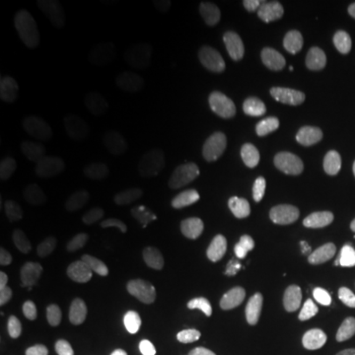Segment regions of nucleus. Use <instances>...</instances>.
Listing matches in <instances>:
<instances>
[{
  "label": "nucleus",
  "mask_w": 355,
  "mask_h": 355,
  "mask_svg": "<svg viewBox=\"0 0 355 355\" xmlns=\"http://www.w3.org/2000/svg\"><path fill=\"white\" fill-rule=\"evenodd\" d=\"M24 42L33 64L48 81H58L66 73V56L60 33L44 17H32L25 24Z\"/></svg>",
  "instance_id": "f257e3e1"
},
{
  "label": "nucleus",
  "mask_w": 355,
  "mask_h": 355,
  "mask_svg": "<svg viewBox=\"0 0 355 355\" xmlns=\"http://www.w3.org/2000/svg\"><path fill=\"white\" fill-rule=\"evenodd\" d=\"M275 278V257L266 247L252 248L239 257L230 272V288L237 296H254L265 291Z\"/></svg>",
  "instance_id": "f03ea898"
},
{
  "label": "nucleus",
  "mask_w": 355,
  "mask_h": 355,
  "mask_svg": "<svg viewBox=\"0 0 355 355\" xmlns=\"http://www.w3.org/2000/svg\"><path fill=\"white\" fill-rule=\"evenodd\" d=\"M255 79L247 71H232L214 79L206 91L207 102L217 112L239 117L248 112Z\"/></svg>",
  "instance_id": "7ed1b4c3"
},
{
  "label": "nucleus",
  "mask_w": 355,
  "mask_h": 355,
  "mask_svg": "<svg viewBox=\"0 0 355 355\" xmlns=\"http://www.w3.org/2000/svg\"><path fill=\"white\" fill-rule=\"evenodd\" d=\"M332 291V279L324 272H311L296 277L283 295L282 308L286 316H296L324 301Z\"/></svg>",
  "instance_id": "20e7f679"
},
{
  "label": "nucleus",
  "mask_w": 355,
  "mask_h": 355,
  "mask_svg": "<svg viewBox=\"0 0 355 355\" xmlns=\"http://www.w3.org/2000/svg\"><path fill=\"white\" fill-rule=\"evenodd\" d=\"M194 96L193 76L189 71H166L157 76L146 89V101L159 110H173L188 104Z\"/></svg>",
  "instance_id": "39448f33"
},
{
  "label": "nucleus",
  "mask_w": 355,
  "mask_h": 355,
  "mask_svg": "<svg viewBox=\"0 0 355 355\" xmlns=\"http://www.w3.org/2000/svg\"><path fill=\"white\" fill-rule=\"evenodd\" d=\"M38 212L44 222L61 232L81 235L87 229V217L83 207L61 193H46L40 198Z\"/></svg>",
  "instance_id": "423d86ee"
},
{
  "label": "nucleus",
  "mask_w": 355,
  "mask_h": 355,
  "mask_svg": "<svg viewBox=\"0 0 355 355\" xmlns=\"http://www.w3.org/2000/svg\"><path fill=\"white\" fill-rule=\"evenodd\" d=\"M61 8L92 46L102 48L107 44L110 25L99 3L94 0H64Z\"/></svg>",
  "instance_id": "0eeeda50"
},
{
  "label": "nucleus",
  "mask_w": 355,
  "mask_h": 355,
  "mask_svg": "<svg viewBox=\"0 0 355 355\" xmlns=\"http://www.w3.org/2000/svg\"><path fill=\"white\" fill-rule=\"evenodd\" d=\"M109 282V272L94 260H74L60 273L58 288L66 296H87L99 291Z\"/></svg>",
  "instance_id": "6e6552de"
},
{
  "label": "nucleus",
  "mask_w": 355,
  "mask_h": 355,
  "mask_svg": "<svg viewBox=\"0 0 355 355\" xmlns=\"http://www.w3.org/2000/svg\"><path fill=\"white\" fill-rule=\"evenodd\" d=\"M105 206L114 227L123 234L144 232L150 222L145 204L127 191L117 189L107 194Z\"/></svg>",
  "instance_id": "1a4fd4ad"
},
{
  "label": "nucleus",
  "mask_w": 355,
  "mask_h": 355,
  "mask_svg": "<svg viewBox=\"0 0 355 355\" xmlns=\"http://www.w3.org/2000/svg\"><path fill=\"white\" fill-rule=\"evenodd\" d=\"M193 140L204 152L224 157L232 153L241 144V132L227 122L207 119L194 127Z\"/></svg>",
  "instance_id": "9d476101"
},
{
  "label": "nucleus",
  "mask_w": 355,
  "mask_h": 355,
  "mask_svg": "<svg viewBox=\"0 0 355 355\" xmlns=\"http://www.w3.org/2000/svg\"><path fill=\"white\" fill-rule=\"evenodd\" d=\"M171 239L188 259H202L212 250V239L206 225L194 217H181L171 227Z\"/></svg>",
  "instance_id": "9b49d317"
},
{
  "label": "nucleus",
  "mask_w": 355,
  "mask_h": 355,
  "mask_svg": "<svg viewBox=\"0 0 355 355\" xmlns=\"http://www.w3.org/2000/svg\"><path fill=\"white\" fill-rule=\"evenodd\" d=\"M141 176L155 193H171L181 183V171L170 157L163 153H148L141 159Z\"/></svg>",
  "instance_id": "f8f14e48"
},
{
  "label": "nucleus",
  "mask_w": 355,
  "mask_h": 355,
  "mask_svg": "<svg viewBox=\"0 0 355 355\" xmlns=\"http://www.w3.org/2000/svg\"><path fill=\"white\" fill-rule=\"evenodd\" d=\"M32 144L19 127H6L0 132V163L10 171H24L28 165Z\"/></svg>",
  "instance_id": "ddd939ff"
},
{
  "label": "nucleus",
  "mask_w": 355,
  "mask_h": 355,
  "mask_svg": "<svg viewBox=\"0 0 355 355\" xmlns=\"http://www.w3.org/2000/svg\"><path fill=\"white\" fill-rule=\"evenodd\" d=\"M35 250L44 265L60 272L76 260V245L68 239L55 235H40L35 241Z\"/></svg>",
  "instance_id": "4468645a"
},
{
  "label": "nucleus",
  "mask_w": 355,
  "mask_h": 355,
  "mask_svg": "<svg viewBox=\"0 0 355 355\" xmlns=\"http://www.w3.org/2000/svg\"><path fill=\"white\" fill-rule=\"evenodd\" d=\"M38 327L40 332L53 343H69L78 336L76 322L61 306H51L44 309L38 319Z\"/></svg>",
  "instance_id": "2eb2a0df"
},
{
  "label": "nucleus",
  "mask_w": 355,
  "mask_h": 355,
  "mask_svg": "<svg viewBox=\"0 0 355 355\" xmlns=\"http://www.w3.org/2000/svg\"><path fill=\"white\" fill-rule=\"evenodd\" d=\"M150 332V322L141 316L128 318L119 324L109 336L107 345L115 354H123L135 349L146 339Z\"/></svg>",
  "instance_id": "dca6fc26"
},
{
  "label": "nucleus",
  "mask_w": 355,
  "mask_h": 355,
  "mask_svg": "<svg viewBox=\"0 0 355 355\" xmlns=\"http://www.w3.org/2000/svg\"><path fill=\"white\" fill-rule=\"evenodd\" d=\"M332 322L329 318L326 316H311L306 318L303 321L291 327L290 331L286 332V344L293 349H301L306 347V345L316 344L319 340L326 339L327 336L331 334Z\"/></svg>",
  "instance_id": "f3484780"
},
{
  "label": "nucleus",
  "mask_w": 355,
  "mask_h": 355,
  "mask_svg": "<svg viewBox=\"0 0 355 355\" xmlns=\"http://www.w3.org/2000/svg\"><path fill=\"white\" fill-rule=\"evenodd\" d=\"M239 319L234 313L212 314L204 319H199L189 327L191 339L196 343H214L237 327Z\"/></svg>",
  "instance_id": "a211bd4d"
},
{
  "label": "nucleus",
  "mask_w": 355,
  "mask_h": 355,
  "mask_svg": "<svg viewBox=\"0 0 355 355\" xmlns=\"http://www.w3.org/2000/svg\"><path fill=\"white\" fill-rule=\"evenodd\" d=\"M181 279L175 272H152L139 282L140 291L155 301H170L181 291Z\"/></svg>",
  "instance_id": "6ab92c4d"
},
{
  "label": "nucleus",
  "mask_w": 355,
  "mask_h": 355,
  "mask_svg": "<svg viewBox=\"0 0 355 355\" xmlns=\"http://www.w3.org/2000/svg\"><path fill=\"white\" fill-rule=\"evenodd\" d=\"M28 272L26 266L20 261H10L0 272V298L10 301L24 290Z\"/></svg>",
  "instance_id": "aec40b11"
},
{
  "label": "nucleus",
  "mask_w": 355,
  "mask_h": 355,
  "mask_svg": "<svg viewBox=\"0 0 355 355\" xmlns=\"http://www.w3.org/2000/svg\"><path fill=\"white\" fill-rule=\"evenodd\" d=\"M331 97L340 112L355 121V79L337 78L331 86Z\"/></svg>",
  "instance_id": "412c9836"
},
{
  "label": "nucleus",
  "mask_w": 355,
  "mask_h": 355,
  "mask_svg": "<svg viewBox=\"0 0 355 355\" xmlns=\"http://www.w3.org/2000/svg\"><path fill=\"white\" fill-rule=\"evenodd\" d=\"M332 21L339 30L344 42L355 43V6L354 3H336L332 8Z\"/></svg>",
  "instance_id": "4be33fe9"
},
{
  "label": "nucleus",
  "mask_w": 355,
  "mask_h": 355,
  "mask_svg": "<svg viewBox=\"0 0 355 355\" xmlns=\"http://www.w3.org/2000/svg\"><path fill=\"white\" fill-rule=\"evenodd\" d=\"M337 260L345 270H355V224L345 230L337 247Z\"/></svg>",
  "instance_id": "5701e85b"
},
{
  "label": "nucleus",
  "mask_w": 355,
  "mask_h": 355,
  "mask_svg": "<svg viewBox=\"0 0 355 355\" xmlns=\"http://www.w3.org/2000/svg\"><path fill=\"white\" fill-rule=\"evenodd\" d=\"M8 355H38L35 344L25 334L8 336Z\"/></svg>",
  "instance_id": "b1692460"
},
{
  "label": "nucleus",
  "mask_w": 355,
  "mask_h": 355,
  "mask_svg": "<svg viewBox=\"0 0 355 355\" xmlns=\"http://www.w3.org/2000/svg\"><path fill=\"white\" fill-rule=\"evenodd\" d=\"M255 7L265 20L277 21L285 13L286 6L282 0H259V2H255Z\"/></svg>",
  "instance_id": "393cba45"
},
{
  "label": "nucleus",
  "mask_w": 355,
  "mask_h": 355,
  "mask_svg": "<svg viewBox=\"0 0 355 355\" xmlns=\"http://www.w3.org/2000/svg\"><path fill=\"white\" fill-rule=\"evenodd\" d=\"M217 355H255L252 352L247 345L241 343H230L220 345L219 350H217Z\"/></svg>",
  "instance_id": "a878e982"
},
{
  "label": "nucleus",
  "mask_w": 355,
  "mask_h": 355,
  "mask_svg": "<svg viewBox=\"0 0 355 355\" xmlns=\"http://www.w3.org/2000/svg\"><path fill=\"white\" fill-rule=\"evenodd\" d=\"M144 355H175V352L168 345H155V347L146 350Z\"/></svg>",
  "instance_id": "bb28decb"
},
{
  "label": "nucleus",
  "mask_w": 355,
  "mask_h": 355,
  "mask_svg": "<svg viewBox=\"0 0 355 355\" xmlns=\"http://www.w3.org/2000/svg\"><path fill=\"white\" fill-rule=\"evenodd\" d=\"M347 171H349L350 180H352V183L355 184V153L352 155V157L349 158V163H347Z\"/></svg>",
  "instance_id": "cd10ccee"
}]
</instances>
